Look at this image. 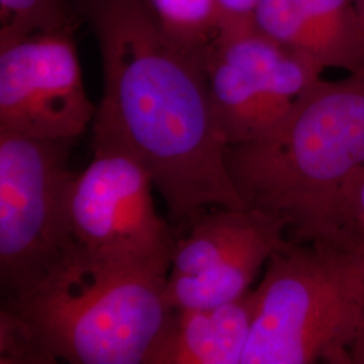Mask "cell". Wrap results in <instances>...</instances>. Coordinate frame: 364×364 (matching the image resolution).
<instances>
[{
	"instance_id": "cell-1",
	"label": "cell",
	"mask_w": 364,
	"mask_h": 364,
	"mask_svg": "<svg viewBox=\"0 0 364 364\" xmlns=\"http://www.w3.org/2000/svg\"><path fill=\"white\" fill-rule=\"evenodd\" d=\"M84 10L103 64L92 139L120 144L144 164L176 225L209 208H246L204 57L170 38L146 0H84Z\"/></svg>"
},
{
	"instance_id": "cell-2",
	"label": "cell",
	"mask_w": 364,
	"mask_h": 364,
	"mask_svg": "<svg viewBox=\"0 0 364 364\" xmlns=\"http://www.w3.org/2000/svg\"><path fill=\"white\" fill-rule=\"evenodd\" d=\"M168 277L73 240L36 287L1 301L0 363L149 364L176 311Z\"/></svg>"
},
{
	"instance_id": "cell-3",
	"label": "cell",
	"mask_w": 364,
	"mask_h": 364,
	"mask_svg": "<svg viewBox=\"0 0 364 364\" xmlns=\"http://www.w3.org/2000/svg\"><path fill=\"white\" fill-rule=\"evenodd\" d=\"M227 165L246 207L281 221L287 239L331 236L338 196L364 166V70L318 78L275 130L228 146Z\"/></svg>"
},
{
	"instance_id": "cell-4",
	"label": "cell",
	"mask_w": 364,
	"mask_h": 364,
	"mask_svg": "<svg viewBox=\"0 0 364 364\" xmlns=\"http://www.w3.org/2000/svg\"><path fill=\"white\" fill-rule=\"evenodd\" d=\"M255 299L242 364H350L364 328V236L287 239Z\"/></svg>"
},
{
	"instance_id": "cell-5",
	"label": "cell",
	"mask_w": 364,
	"mask_h": 364,
	"mask_svg": "<svg viewBox=\"0 0 364 364\" xmlns=\"http://www.w3.org/2000/svg\"><path fill=\"white\" fill-rule=\"evenodd\" d=\"M73 141L0 134V291L36 287L72 245L69 193Z\"/></svg>"
},
{
	"instance_id": "cell-6",
	"label": "cell",
	"mask_w": 364,
	"mask_h": 364,
	"mask_svg": "<svg viewBox=\"0 0 364 364\" xmlns=\"http://www.w3.org/2000/svg\"><path fill=\"white\" fill-rule=\"evenodd\" d=\"M204 68L228 146L252 142L275 130L323 73L263 33L252 16L227 21L204 53Z\"/></svg>"
},
{
	"instance_id": "cell-7",
	"label": "cell",
	"mask_w": 364,
	"mask_h": 364,
	"mask_svg": "<svg viewBox=\"0 0 364 364\" xmlns=\"http://www.w3.org/2000/svg\"><path fill=\"white\" fill-rule=\"evenodd\" d=\"M92 150L70 186L73 239L105 257L169 274L176 236L156 213L151 174L120 144L92 139Z\"/></svg>"
},
{
	"instance_id": "cell-8",
	"label": "cell",
	"mask_w": 364,
	"mask_h": 364,
	"mask_svg": "<svg viewBox=\"0 0 364 364\" xmlns=\"http://www.w3.org/2000/svg\"><path fill=\"white\" fill-rule=\"evenodd\" d=\"M73 31L0 41V134L75 141L96 115Z\"/></svg>"
},
{
	"instance_id": "cell-9",
	"label": "cell",
	"mask_w": 364,
	"mask_h": 364,
	"mask_svg": "<svg viewBox=\"0 0 364 364\" xmlns=\"http://www.w3.org/2000/svg\"><path fill=\"white\" fill-rule=\"evenodd\" d=\"M252 18L321 72L364 70V15L353 0H260Z\"/></svg>"
},
{
	"instance_id": "cell-10",
	"label": "cell",
	"mask_w": 364,
	"mask_h": 364,
	"mask_svg": "<svg viewBox=\"0 0 364 364\" xmlns=\"http://www.w3.org/2000/svg\"><path fill=\"white\" fill-rule=\"evenodd\" d=\"M255 306L248 290L219 306L174 311L149 364H242Z\"/></svg>"
},
{
	"instance_id": "cell-11",
	"label": "cell",
	"mask_w": 364,
	"mask_h": 364,
	"mask_svg": "<svg viewBox=\"0 0 364 364\" xmlns=\"http://www.w3.org/2000/svg\"><path fill=\"white\" fill-rule=\"evenodd\" d=\"M176 237L169 275L208 270L235 254L269 239L287 237L285 225L251 208L207 209Z\"/></svg>"
},
{
	"instance_id": "cell-12",
	"label": "cell",
	"mask_w": 364,
	"mask_h": 364,
	"mask_svg": "<svg viewBox=\"0 0 364 364\" xmlns=\"http://www.w3.org/2000/svg\"><path fill=\"white\" fill-rule=\"evenodd\" d=\"M287 237L269 239L235 254L201 273L169 275L165 299L173 309H205L231 302L250 287Z\"/></svg>"
},
{
	"instance_id": "cell-13",
	"label": "cell",
	"mask_w": 364,
	"mask_h": 364,
	"mask_svg": "<svg viewBox=\"0 0 364 364\" xmlns=\"http://www.w3.org/2000/svg\"><path fill=\"white\" fill-rule=\"evenodd\" d=\"M146 3L170 38L203 57L231 18L219 0H146Z\"/></svg>"
},
{
	"instance_id": "cell-14",
	"label": "cell",
	"mask_w": 364,
	"mask_h": 364,
	"mask_svg": "<svg viewBox=\"0 0 364 364\" xmlns=\"http://www.w3.org/2000/svg\"><path fill=\"white\" fill-rule=\"evenodd\" d=\"M68 0H0V41L45 31H73Z\"/></svg>"
},
{
	"instance_id": "cell-15",
	"label": "cell",
	"mask_w": 364,
	"mask_h": 364,
	"mask_svg": "<svg viewBox=\"0 0 364 364\" xmlns=\"http://www.w3.org/2000/svg\"><path fill=\"white\" fill-rule=\"evenodd\" d=\"M338 234L364 236V166L338 196L332 219V235Z\"/></svg>"
},
{
	"instance_id": "cell-16",
	"label": "cell",
	"mask_w": 364,
	"mask_h": 364,
	"mask_svg": "<svg viewBox=\"0 0 364 364\" xmlns=\"http://www.w3.org/2000/svg\"><path fill=\"white\" fill-rule=\"evenodd\" d=\"M260 0H219L223 10L231 18L252 16Z\"/></svg>"
},
{
	"instance_id": "cell-17",
	"label": "cell",
	"mask_w": 364,
	"mask_h": 364,
	"mask_svg": "<svg viewBox=\"0 0 364 364\" xmlns=\"http://www.w3.org/2000/svg\"><path fill=\"white\" fill-rule=\"evenodd\" d=\"M350 364H364V328L350 348Z\"/></svg>"
},
{
	"instance_id": "cell-18",
	"label": "cell",
	"mask_w": 364,
	"mask_h": 364,
	"mask_svg": "<svg viewBox=\"0 0 364 364\" xmlns=\"http://www.w3.org/2000/svg\"><path fill=\"white\" fill-rule=\"evenodd\" d=\"M359 9V11L364 15V0H353Z\"/></svg>"
}]
</instances>
